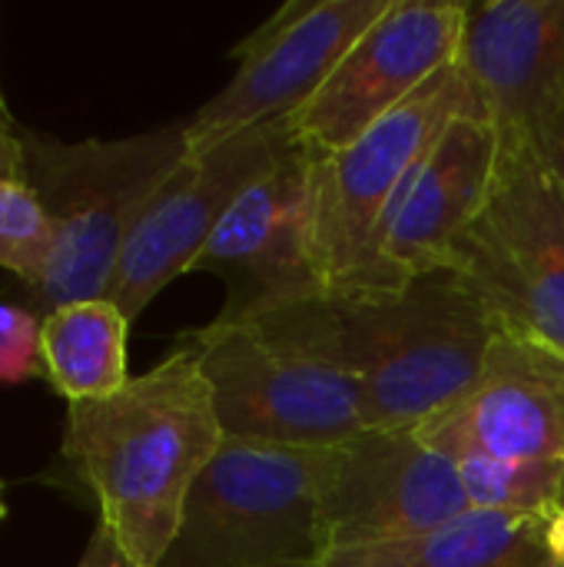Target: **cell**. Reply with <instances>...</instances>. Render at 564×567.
<instances>
[{
	"instance_id": "6da1fadb",
	"label": "cell",
	"mask_w": 564,
	"mask_h": 567,
	"mask_svg": "<svg viewBox=\"0 0 564 567\" xmlns=\"http://www.w3.org/2000/svg\"><path fill=\"white\" fill-rule=\"evenodd\" d=\"M346 372L369 429H419L479 375L499 319L455 276L336 286L236 316Z\"/></svg>"
},
{
	"instance_id": "7a4b0ae2",
	"label": "cell",
	"mask_w": 564,
	"mask_h": 567,
	"mask_svg": "<svg viewBox=\"0 0 564 567\" xmlns=\"http://www.w3.org/2000/svg\"><path fill=\"white\" fill-rule=\"evenodd\" d=\"M223 442L209 382L180 342L116 395L66 405L63 458L93 495L96 522L143 567H160L170 551L186 498Z\"/></svg>"
},
{
	"instance_id": "3957f363",
	"label": "cell",
	"mask_w": 564,
	"mask_h": 567,
	"mask_svg": "<svg viewBox=\"0 0 564 567\" xmlns=\"http://www.w3.org/2000/svg\"><path fill=\"white\" fill-rule=\"evenodd\" d=\"M20 136L23 183L53 226V252L43 279L23 292L27 306L47 316L70 302L110 299L120 256L143 209L186 156L183 123L123 140Z\"/></svg>"
},
{
	"instance_id": "277c9868",
	"label": "cell",
	"mask_w": 564,
	"mask_h": 567,
	"mask_svg": "<svg viewBox=\"0 0 564 567\" xmlns=\"http://www.w3.org/2000/svg\"><path fill=\"white\" fill-rule=\"evenodd\" d=\"M329 452L226 439L196 478L160 567H322Z\"/></svg>"
},
{
	"instance_id": "5b68a950",
	"label": "cell",
	"mask_w": 564,
	"mask_h": 567,
	"mask_svg": "<svg viewBox=\"0 0 564 567\" xmlns=\"http://www.w3.org/2000/svg\"><path fill=\"white\" fill-rule=\"evenodd\" d=\"M442 272L564 355V196L532 140H499L492 193Z\"/></svg>"
},
{
	"instance_id": "8992f818",
	"label": "cell",
	"mask_w": 564,
	"mask_h": 567,
	"mask_svg": "<svg viewBox=\"0 0 564 567\" xmlns=\"http://www.w3.org/2000/svg\"><path fill=\"white\" fill-rule=\"evenodd\" d=\"M226 439L283 449H339L369 429L356 382L249 322L213 319L183 332Z\"/></svg>"
},
{
	"instance_id": "52a82bcc",
	"label": "cell",
	"mask_w": 564,
	"mask_h": 567,
	"mask_svg": "<svg viewBox=\"0 0 564 567\" xmlns=\"http://www.w3.org/2000/svg\"><path fill=\"white\" fill-rule=\"evenodd\" d=\"M475 103L455 60L346 150L312 153V262L322 289L372 286L376 236L399 189L449 120Z\"/></svg>"
},
{
	"instance_id": "ba28073f",
	"label": "cell",
	"mask_w": 564,
	"mask_h": 567,
	"mask_svg": "<svg viewBox=\"0 0 564 567\" xmlns=\"http://www.w3.org/2000/svg\"><path fill=\"white\" fill-rule=\"evenodd\" d=\"M289 123L233 133L199 150H186L143 209L110 286V302L133 322L183 272L193 269L236 199L276 166L289 146Z\"/></svg>"
},
{
	"instance_id": "9c48e42d",
	"label": "cell",
	"mask_w": 564,
	"mask_h": 567,
	"mask_svg": "<svg viewBox=\"0 0 564 567\" xmlns=\"http://www.w3.org/2000/svg\"><path fill=\"white\" fill-rule=\"evenodd\" d=\"M465 20L469 3L389 0L316 96L286 120L289 133L316 156L346 150L455 63Z\"/></svg>"
},
{
	"instance_id": "30bf717a",
	"label": "cell",
	"mask_w": 564,
	"mask_h": 567,
	"mask_svg": "<svg viewBox=\"0 0 564 567\" xmlns=\"http://www.w3.org/2000/svg\"><path fill=\"white\" fill-rule=\"evenodd\" d=\"M386 7L389 0H293L279 7L233 50L239 60L233 80L183 123L186 150L289 120Z\"/></svg>"
},
{
	"instance_id": "8fae6325",
	"label": "cell",
	"mask_w": 564,
	"mask_h": 567,
	"mask_svg": "<svg viewBox=\"0 0 564 567\" xmlns=\"http://www.w3.org/2000/svg\"><path fill=\"white\" fill-rule=\"evenodd\" d=\"M469 508L459 465L419 429H366L329 452L322 485L329 555L429 535Z\"/></svg>"
},
{
	"instance_id": "7c38bea8",
	"label": "cell",
	"mask_w": 564,
	"mask_h": 567,
	"mask_svg": "<svg viewBox=\"0 0 564 567\" xmlns=\"http://www.w3.org/2000/svg\"><path fill=\"white\" fill-rule=\"evenodd\" d=\"M312 153L293 136L276 166L236 199L189 269L223 279L219 319L322 289L312 262Z\"/></svg>"
},
{
	"instance_id": "4fadbf2b",
	"label": "cell",
	"mask_w": 564,
	"mask_h": 567,
	"mask_svg": "<svg viewBox=\"0 0 564 567\" xmlns=\"http://www.w3.org/2000/svg\"><path fill=\"white\" fill-rule=\"evenodd\" d=\"M419 432L452 462H564V355L499 322L475 382Z\"/></svg>"
},
{
	"instance_id": "5bb4252c",
	"label": "cell",
	"mask_w": 564,
	"mask_h": 567,
	"mask_svg": "<svg viewBox=\"0 0 564 567\" xmlns=\"http://www.w3.org/2000/svg\"><path fill=\"white\" fill-rule=\"evenodd\" d=\"M499 169V130L485 110L449 120L399 189L372 249V286H406L442 272L452 243L482 213Z\"/></svg>"
},
{
	"instance_id": "9a60e30c",
	"label": "cell",
	"mask_w": 564,
	"mask_h": 567,
	"mask_svg": "<svg viewBox=\"0 0 564 567\" xmlns=\"http://www.w3.org/2000/svg\"><path fill=\"white\" fill-rule=\"evenodd\" d=\"M455 60L499 140H529L564 90V0L469 3Z\"/></svg>"
},
{
	"instance_id": "2e32d148",
	"label": "cell",
	"mask_w": 564,
	"mask_h": 567,
	"mask_svg": "<svg viewBox=\"0 0 564 567\" xmlns=\"http://www.w3.org/2000/svg\"><path fill=\"white\" fill-rule=\"evenodd\" d=\"M545 525V518L469 508L429 535L332 551L322 567H552Z\"/></svg>"
},
{
	"instance_id": "e0dca14e",
	"label": "cell",
	"mask_w": 564,
	"mask_h": 567,
	"mask_svg": "<svg viewBox=\"0 0 564 567\" xmlns=\"http://www.w3.org/2000/svg\"><path fill=\"white\" fill-rule=\"evenodd\" d=\"M130 319L110 299H83L43 316V379L70 402H96L126 389Z\"/></svg>"
},
{
	"instance_id": "ac0fdd59",
	"label": "cell",
	"mask_w": 564,
	"mask_h": 567,
	"mask_svg": "<svg viewBox=\"0 0 564 567\" xmlns=\"http://www.w3.org/2000/svg\"><path fill=\"white\" fill-rule=\"evenodd\" d=\"M469 505L519 518H552L564 505V462H502L455 458Z\"/></svg>"
},
{
	"instance_id": "d6986e66",
	"label": "cell",
	"mask_w": 564,
	"mask_h": 567,
	"mask_svg": "<svg viewBox=\"0 0 564 567\" xmlns=\"http://www.w3.org/2000/svg\"><path fill=\"white\" fill-rule=\"evenodd\" d=\"M53 252V226L27 183H0V269L33 289Z\"/></svg>"
},
{
	"instance_id": "ffe728a7",
	"label": "cell",
	"mask_w": 564,
	"mask_h": 567,
	"mask_svg": "<svg viewBox=\"0 0 564 567\" xmlns=\"http://www.w3.org/2000/svg\"><path fill=\"white\" fill-rule=\"evenodd\" d=\"M43 316H37L27 302H0V382L20 385L30 379H43V352H40Z\"/></svg>"
},
{
	"instance_id": "44dd1931",
	"label": "cell",
	"mask_w": 564,
	"mask_h": 567,
	"mask_svg": "<svg viewBox=\"0 0 564 567\" xmlns=\"http://www.w3.org/2000/svg\"><path fill=\"white\" fill-rule=\"evenodd\" d=\"M529 140L535 143L539 156L545 159L548 173L555 176V183H558L564 196V90L555 100H548V106L535 120Z\"/></svg>"
},
{
	"instance_id": "7402d4cb",
	"label": "cell",
	"mask_w": 564,
	"mask_h": 567,
	"mask_svg": "<svg viewBox=\"0 0 564 567\" xmlns=\"http://www.w3.org/2000/svg\"><path fill=\"white\" fill-rule=\"evenodd\" d=\"M76 567H143L123 545H120V538L103 525V522H96V528H93V535H90V542H86V548H83V555H80V561Z\"/></svg>"
},
{
	"instance_id": "603a6c76",
	"label": "cell",
	"mask_w": 564,
	"mask_h": 567,
	"mask_svg": "<svg viewBox=\"0 0 564 567\" xmlns=\"http://www.w3.org/2000/svg\"><path fill=\"white\" fill-rule=\"evenodd\" d=\"M0 183H23V136L0 133Z\"/></svg>"
},
{
	"instance_id": "cb8c5ba5",
	"label": "cell",
	"mask_w": 564,
	"mask_h": 567,
	"mask_svg": "<svg viewBox=\"0 0 564 567\" xmlns=\"http://www.w3.org/2000/svg\"><path fill=\"white\" fill-rule=\"evenodd\" d=\"M545 545H548L552 567H564V505L548 518V525H545Z\"/></svg>"
},
{
	"instance_id": "d4e9b609",
	"label": "cell",
	"mask_w": 564,
	"mask_h": 567,
	"mask_svg": "<svg viewBox=\"0 0 564 567\" xmlns=\"http://www.w3.org/2000/svg\"><path fill=\"white\" fill-rule=\"evenodd\" d=\"M0 133H17V123L7 110V100H3V90H0Z\"/></svg>"
},
{
	"instance_id": "484cf974",
	"label": "cell",
	"mask_w": 564,
	"mask_h": 567,
	"mask_svg": "<svg viewBox=\"0 0 564 567\" xmlns=\"http://www.w3.org/2000/svg\"><path fill=\"white\" fill-rule=\"evenodd\" d=\"M3 515H7V502H3V485H0V522H3Z\"/></svg>"
}]
</instances>
